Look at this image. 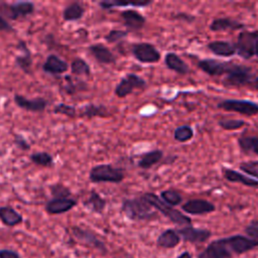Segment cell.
<instances>
[{
  "label": "cell",
  "mask_w": 258,
  "mask_h": 258,
  "mask_svg": "<svg viewBox=\"0 0 258 258\" xmlns=\"http://www.w3.org/2000/svg\"><path fill=\"white\" fill-rule=\"evenodd\" d=\"M181 210L189 215H205L213 213L216 210V207L207 200L192 199L182 204Z\"/></svg>",
  "instance_id": "e0dca14e"
},
{
  "label": "cell",
  "mask_w": 258,
  "mask_h": 258,
  "mask_svg": "<svg viewBox=\"0 0 258 258\" xmlns=\"http://www.w3.org/2000/svg\"><path fill=\"white\" fill-rule=\"evenodd\" d=\"M125 178L124 170L109 163H102L93 166L89 172V179L94 183L112 182L119 183Z\"/></svg>",
  "instance_id": "3957f363"
},
{
  "label": "cell",
  "mask_w": 258,
  "mask_h": 258,
  "mask_svg": "<svg viewBox=\"0 0 258 258\" xmlns=\"http://www.w3.org/2000/svg\"><path fill=\"white\" fill-rule=\"evenodd\" d=\"M71 232H72V235L75 237V239H77L79 242L95 248L96 250L100 251L102 254H106L108 252L105 243L102 240H100L96 236V234L93 233L92 231L88 229H84L80 226H73L71 228Z\"/></svg>",
  "instance_id": "9c48e42d"
},
{
  "label": "cell",
  "mask_w": 258,
  "mask_h": 258,
  "mask_svg": "<svg viewBox=\"0 0 258 258\" xmlns=\"http://www.w3.org/2000/svg\"><path fill=\"white\" fill-rule=\"evenodd\" d=\"M146 87L147 84L143 78L136 74L128 73L120 80L115 88L114 93L118 98H125L132 94L134 90H141L145 89Z\"/></svg>",
  "instance_id": "ba28073f"
},
{
  "label": "cell",
  "mask_w": 258,
  "mask_h": 258,
  "mask_svg": "<svg viewBox=\"0 0 258 258\" xmlns=\"http://www.w3.org/2000/svg\"><path fill=\"white\" fill-rule=\"evenodd\" d=\"M121 210L124 215L132 221H150L157 218V213L142 196L124 200Z\"/></svg>",
  "instance_id": "6da1fadb"
},
{
  "label": "cell",
  "mask_w": 258,
  "mask_h": 258,
  "mask_svg": "<svg viewBox=\"0 0 258 258\" xmlns=\"http://www.w3.org/2000/svg\"><path fill=\"white\" fill-rule=\"evenodd\" d=\"M176 258H192L191 253L188 251H183L180 255H178Z\"/></svg>",
  "instance_id": "c3c4849f"
},
{
  "label": "cell",
  "mask_w": 258,
  "mask_h": 258,
  "mask_svg": "<svg viewBox=\"0 0 258 258\" xmlns=\"http://www.w3.org/2000/svg\"><path fill=\"white\" fill-rule=\"evenodd\" d=\"M239 168L246 174L258 178V160L244 161L239 164Z\"/></svg>",
  "instance_id": "ab89813d"
},
{
  "label": "cell",
  "mask_w": 258,
  "mask_h": 258,
  "mask_svg": "<svg viewBox=\"0 0 258 258\" xmlns=\"http://www.w3.org/2000/svg\"><path fill=\"white\" fill-rule=\"evenodd\" d=\"M89 51L94 56V58L102 64H112L116 62L115 54L102 43H95L90 45Z\"/></svg>",
  "instance_id": "ffe728a7"
},
{
  "label": "cell",
  "mask_w": 258,
  "mask_h": 258,
  "mask_svg": "<svg viewBox=\"0 0 258 258\" xmlns=\"http://www.w3.org/2000/svg\"><path fill=\"white\" fill-rule=\"evenodd\" d=\"M163 157V151L160 149H154L150 150L148 152H145L144 154L141 155L139 161H138V166L142 169H148L158 163Z\"/></svg>",
  "instance_id": "4dcf8cb0"
},
{
  "label": "cell",
  "mask_w": 258,
  "mask_h": 258,
  "mask_svg": "<svg viewBox=\"0 0 258 258\" xmlns=\"http://www.w3.org/2000/svg\"><path fill=\"white\" fill-rule=\"evenodd\" d=\"M208 48L216 55L219 56H232L236 53L234 43L224 40H214L208 43Z\"/></svg>",
  "instance_id": "484cf974"
},
{
  "label": "cell",
  "mask_w": 258,
  "mask_h": 258,
  "mask_svg": "<svg viewBox=\"0 0 258 258\" xmlns=\"http://www.w3.org/2000/svg\"><path fill=\"white\" fill-rule=\"evenodd\" d=\"M164 63L167 69L180 75H186L189 72V67L187 63L174 52H167L165 54Z\"/></svg>",
  "instance_id": "d4e9b609"
},
{
  "label": "cell",
  "mask_w": 258,
  "mask_h": 258,
  "mask_svg": "<svg viewBox=\"0 0 258 258\" xmlns=\"http://www.w3.org/2000/svg\"><path fill=\"white\" fill-rule=\"evenodd\" d=\"M145 201L158 212H160L163 216H165L170 222L176 224L178 226H190L191 219L178 210H175L173 207L165 204L159 197H157L153 192H145L142 195Z\"/></svg>",
  "instance_id": "7a4b0ae2"
},
{
  "label": "cell",
  "mask_w": 258,
  "mask_h": 258,
  "mask_svg": "<svg viewBox=\"0 0 258 258\" xmlns=\"http://www.w3.org/2000/svg\"><path fill=\"white\" fill-rule=\"evenodd\" d=\"M250 83H252V69L235 62L223 80V85L229 88H240Z\"/></svg>",
  "instance_id": "5b68a950"
},
{
  "label": "cell",
  "mask_w": 258,
  "mask_h": 258,
  "mask_svg": "<svg viewBox=\"0 0 258 258\" xmlns=\"http://www.w3.org/2000/svg\"><path fill=\"white\" fill-rule=\"evenodd\" d=\"M29 159L32 163L42 167H50L53 165V157L46 151L34 152L29 155Z\"/></svg>",
  "instance_id": "836d02e7"
},
{
  "label": "cell",
  "mask_w": 258,
  "mask_h": 258,
  "mask_svg": "<svg viewBox=\"0 0 258 258\" xmlns=\"http://www.w3.org/2000/svg\"><path fill=\"white\" fill-rule=\"evenodd\" d=\"M258 36V30L248 31L243 30L237 36V41L234 43L236 53L244 59H249L255 55V46Z\"/></svg>",
  "instance_id": "8992f818"
},
{
  "label": "cell",
  "mask_w": 258,
  "mask_h": 258,
  "mask_svg": "<svg viewBox=\"0 0 258 258\" xmlns=\"http://www.w3.org/2000/svg\"><path fill=\"white\" fill-rule=\"evenodd\" d=\"M13 100L17 107L28 112H37V113L43 112L48 105L47 100L41 97H37L34 99H27L22 95L15 94L13 97Z\"/></svg>",
  "instance_id": "9a60e30c"
},
{
  "label": "cell",
  "mask_w": 258,
  "mask_h": 258,
  "mask_svg": "<svg viewBox=\"0 0 258 258\" xmlns=\"http://www.w3.org/2000/svg\"><path fill=\"white\" fill-rule=\"evenodd\" d=\"M255 55L258 56V36H257V40H256V46H255Z\"/></svg>",
  "instance_id": "f907efd6"
},
{
  "label": "cell",
  "mask_w": 258,
  "mask_h": 258,
  "mask_svg": "<svg viewBox=\"0 0 258 258\" xmlns=\"http://www.w3.org/2000/svg\"><path fill=\"white\" fill-rule=\"evenodd\" d=\"M194 130L188 125H181L174 129L173 138L178 142H186L194 137Z\"/></svg>",
  "instance_id": "d590c367"
},
{
  "label": "cell",
  "mask_w": 258,
  "mask_h": 258,
  "mask_svg": "<svg viewBox=\"0 0 258 258\" xmlns=\"http://www.w3.org/2000/svg\"><path fill=\"white\" fill-rule=\"evenodd\" d=\"M53 113L54 114H61L67 117H75L77 115V109L73 105L64 104V103H59L53 108Z\"/></svg>",
  "instance_id": "60d3db41"
},
{
  "label": "cell",
  "mask_w": 258,
  "mask_h": 258,
  "mask_svg": "<svg viewBox=\"0 0 258 258\" xmlns=\"http://www.w3.org/2000/svg\"><path fill=\"white\" fill-rule=\"evenodd\" d=\"M106 200L103 197H101L100 194L97 192L96 190H91L90 196L84 202V207L96 214H102L106 208Z\"/></svg>",
  "instance_id": "83f0119b"
},
{
  "label": "cell",
  "mask_w": 258,
  "mask_h": 258,
  "mask_svg": "<svg viewBox=\"0 0 258 258\" xmlns=\"http://www.w3.org/2000/svg\"><path fill=\"white\" fill-rule=\"evenodd\" d=\"M173 19H176V20H180V21H184V22H187V23H191L196 20V17L191 14H187V13H176L174 14L173 16Z\"/></svg>",
  "instance_id": "f6af8a7d"
},
{
  "label": "cell",
  "mask_w": 258,
  "mask_h": 258,
  "mask_svg": "<svg viewBox=\"0 0 258 258\" xmlns=\"http://www.w3.org/2000/svg\"><path fill=\"white\" fill-rule=\"evenodd\" d=\"M0 258H21V256L15 250L0 249Z\"/></svg>",
  "instance_id": "bcb514c9"
},
{
  "label": "cell",
  "mask_w": 258,
  "mask_h": 258,
  "mask_svg": "<svg viewBox=\"0 0 258 258\" xmlns=\"http://www.w3.org/2000/svg\"><path fill=\"white\" fill-rule=\"evenodd\" d=\"M86 10L82 3L73 2L67 5L62 11V18L64 21H77L83 18Z\"/></svg>",
  "instance_id": "f546056e"
},
{
  "label": "cell",
  "mask_w": 258,
  "mask_h": 258,
  "mask_svg": "<svg viewBox=\"0 0 258 258\" xmlns=\"http://www.w3.org/2000/svg\"><path fill=\"white\" fill-rule=\"evenodd\" d=\"M0 31H4V32H13L14 31V28L9 23V21L7 19H5L4 17H2L1 15H0Z\"/></svg>",
  "instance_id": "7dc6e473"
},
{
  "label": "cell",
  "mask_w": 258,
  "mask_h": 258,
  "mask_svg": "<svg viewBox=\"0 0 258 258\" xmlns=\"http://www.w3.org/2000/svg\"><path fill=\"white\" fill-rule=\"evenodd\" d=\"M0 221L7 227H15L23 222V217L11 206H1Z\"/></svg>",
  "instance_id": "603a6c76"
},
{
  "label": "cell",
  "mask_w": 258,
  "mask_h": 258,
  "mask_svg": "<svg viewBox=\"0 0 258 258\" xmlns=\"http://www.w3.org/2000/svg\"><path fill=\"white\" fill-rule=\"evenodd\" d=\"M71 71L76 76H86L89 77L91 75V68L88 62L81 58L76 57L71 62Z\"/></svg>",
  "instance_id": "e575fe53"
},
{
  "label": "cell",
  "mask_w": 258,
  "mask_h": 258,
  "mask_svg": "<svg viewBox=\"0 0 258 258\" xmlns=\"http://www.w3.org/2000/svg\"><path fill=\"white\" fill-rule=\"evenodd\" d=\"M50 192L53 198L56 199H64V198H71L72 191L71 189L61 183H54L49 186Z\"/></svg>",
  "instance_id": "74e56055"
},
{
  "label": "cell",
  "mask_w": 258,
  "mask_h": 258,
  "mask_svg": "<svg viewBox=\"0 0 258 258\" xmlns=\"http://www.w3.org/2000/svg\"><path fill=\"white\" fill-rule=\"evenodd\" d=\"M128 35L127 30H120V29H112L110 30L105 36V40L109 43H115L123 38H125Z\"/></svg>",
  "instance_id": "b9f144b4"
},
{
  "label": "cell",
  "mask_w": 258,
  "mask_h": 258,
  "mask_svg": "<svg viewBox=\"0 0 258 258\" xmlns=\"http://www.w3.org/2000/svg\"><path fill=\"white\" fill-rule=\"evenodd\" d=\"M121 18L124 25L130 30H140L146 22V18L134 9H127L121 12Z\"/></svg>",
  "instance_id": "d6986e66"
},
{
  "label": "cell",
  "mask_w": 258,
  "mask_h": 258,
  "mask_svg": "<svg viewBox=\"0 0 258 258\" xmlns=\"http://www.w3.org/2000/svg\"><path fill=\"white\" fill-rule=\"evenodd\" d=\"M246 24L229 17L215 18L210 24V30L214 32L226 30H239L245 28Z\"/></svg>",
  "instance_id": "7402d4cb"
},
{
  "label": "cell",
  "mask_w": 258,
  "mask_h": 258,
  "mask_svg": "<svg viewBox=\"0 0 258 258\" xmlns=\"http://www.w3.org/2000/svg\"><path fill=\"white\" fill-rule=\"evenodd\" d=\"M109 112L104 105L87 104L80 110V116L92 119L94 117H107Z\"/></svg>",
  "instance_id": "1f68e13d"
},
{
  "label": "cell",
  "mask_w": 258,
  "mask_h": 258,
  "mask_svg": "<svg viewBox=\"0 0 258 258\" xmlns=\"http://www.w3.org/2000/svg\"><path fill=\"white\" fill-rule=\"evenodd\" d=\"M217 107L228 112H236L245 116L258 115V104L249 100L227 99L220 102Z\"/></svg>",
  "instance_id": "52a82bcc"
},
{
  "label": "cell",
  "mask_w": 258,
  "mask_h": 258,
  "mask_svg": "<svg viewBox=\"0 0 258 258\" xmlns=\"http://www.w3.org/2000/svg\"><path fill=\"white\" fill-rule=\"evenodd\" d=\"M252 84H253V87H254L256 90H258V77L252 81Z\"/></svg>",
  "instance_id": "681fc988"
},
{
  "label": "cell",
  "mask_w": 258,
  "mask_h": 258,
  "mask_svg": "<svg viewBox=\"0 0 258 258\" xmlns=\"http://www.w3.org/2000/svg\"><path fill=\"white\" fill-rule=\"evenodd\" d=\"M78 205L77 200L73 198H64V199H56L52 198L45 203L44 209L49 215H60L63 213H68L73 210Z\"/></svg>",
  "instance_id": "2e32d148"
},
{
  "label": "cell",
  "mask_w": 258,
  "mask_h": 258,
  "mask_svg": "<svg viewBox=\"0 0 258 258\" xmlns=\"http://www.w3.org/2000/svg\"><path fill=\"white\" fill-rule=\"evenodd\" d=\"M222 172H223L224 177L230 182L241 183V184H244L249 187H258V180L248 177L247 175H244L237 170L225 167L222 169Z\"/></svg>",
  "instance_id": "cb8c5ba5"
},
{
  "label": "cell",
  "mask_w": 258,
  "mask_h": 258,
  "mask_svg": "<svg viewBox=\"0 0 258 258\" xmlns=\"http://www.w3.org/2000/svg\"><path fill=\"white\" fill-rule=\"evenodd\" d=\"M224 239L230 251L238 255L258 247L257 241L243 235H233V236L225 237Z\"/></svg>",
  "instance_id": "8fae6325"
},
{
  "label": "cell",
  "mask_w": 258,
  "mask_h": 258,
  "mask_svg": "<svg viewBox=\"0 0 258 258\" xmlns=\"http://www.w3.org/2000/svg\"><path fill=\"white\" fill-rule=\"evenodd\" d=\"M17 47L21 50V54L16 55L15 57V66L20 69L25 74L31 73V67H32V57H31V51L28 48L27 44L23 40H19Z\"/></svg>",
  "instance_id": "44dd1931"
},
{
  "label": "cell",
  "mask_w": 258,
  "mask_h": 258,
  "mask_svg": "<svg viewBox=\"0 0 258 258\" xmlns=\"http://www.w3.org/2000/svg\"><path fill=\"white\" fill-rule=\"evenodd\" d=\"M238 145L243 152L245 153L252 152L258 155V136L243 135L239 137Z\"/></svg>",
  "instance_id": "d6a6232c"
},
{
  "label": "cell",
  "mask_w": 258,
  "mask_h": 258,
  "mask_svg": "<svg viewBox=\"0 0 258 258\" xmlns=\"http://www.w3.org/2000/svg\"><path fill=\"white\" fill-rule=\"evenodd\" d=\"M42 70L46 74L60 75L69 70V63L56 54H48L42 64Z\"/></svg>",
  "instance_id": "ac0fdd59"
},
{
  "label": "cell",
  "mask_w": 258,
  "mask_h": 258,
  "mask_svg": "<svg viewBox=\"0 0 258 258\" xmlns=\"http://www.w3.org/2000/svg\"><path fill=\"white\" fill-rule=\"evenodd\" d=\"M35 10V5L30 1H17L14 3L1 2L0 15L7 20H17L27 17Z\"/></svg>",
  "instance_id": "277c9868"
},
{
  "label": "cell",
  "mask_w": 258,
  "mask_h": 258,
  "mask_svg": "<svg viewBox=\"0 0 258 258\" xmlns=\"http://www.w3.org/2000/svg\"><path fill=\"white\" fill-rule=\"evenodd\" d=\"M133 56L142 63H155L160 60L161 54L157 48L148 42H138L132 45Z\"/></svg>",
  "instance_id": "30bf717a"
},
{
  "label": "cell",
  "mask_w": 258,
  "mask_h": 258,
  "mask_svg": "<svg viewBox=\"0 0 258 258\" xmlns=\"http://www.w3.org/2000/svg\"><path fill=\"white\" fill-rule=\"evenodd\" d=\"M153 3L152 0H138V1H131V2H125V1H119V0H106L99 2V6L102 9L109 10L114 7H147Z\"/></svg>",
  "instance_id": "f1b7e54d"
},
{
  "label": "cell",
  "mask_w": 258,
  "mask_h": 258,
  "mask_svg": "<svg viewBox=\"0 0 258 258\" xmlns=\"http://www.w3.org/2000/svg\"><path fill=\"white\" fill-rule=\"evenodd\" d=\"M218 124L225 130H237L244 127L246 122L241 119H221Z\"/></svg>",
  "instance_id": "f35d334b"
},
{
  "label": "cell",
  "mask_w": 258,
  "mask_h": 258,
  "mask_svg": "<svg viewBox=\"0 0 258 258\" xmlns=\"http://www.w3.org/2000/svg\"><path fill=\"white\" fill-rule=\"evenodd\" d=\"M245 233L247 236L251 239H254L258 242V220L251 221L246 227H245Z\"/></svg>",
  "instance_id": "7bdbcfd3"
},
{
  "label": "cell",
  "mask_w": 258,
  "mask_h": 258,
  "mask_svg": "<svg viewBox=\"0 0 258 258\" xmlns=\"http://www.w3.org/2000/svg\"><path fill=\"white\" fill-rule=\"evenodd\" d=\"M160 199L167 205L174 207L182 202L181 195L174 189H165L160 192Z\"/></svg>",
  "instance_id": "8d00e7d4"
},
{
  "label": "cell",
  "mask_w": 258,
  "mask_h": 258,
  "mask_svg": "<svg viewBox=\"0 0 258 258\" xmlns=\"http://www.w3.org/2000/svg\"><path fill=\"white\" fill-rule=\"evenodd\" d=\"M233 253L228 248L225 239H217L212 241L205 250H203L198 258H232Z\"/></svg>",
  "instance_id": "5bb4252c"
},
{
  "label": "cell",
  "mask_w": 258,
  "mask_h": 258,
  "mask_svg": "<svg viewBox=\"0 0 258 258\" xmlns=\"http://www.w3.org/2000/svg\"><path fill=\"white\" fill-rule=\"evenodd\" d=\"M14 143L21 150H28L30 148V144L28 143V141L22 135L19 134L14 136Z\"/></svg>",
  "instance_id": "ee69618b"
},
{
  "label": "cell",
  "mask_w": 258,
  "mask_h": 258,
  "mask_svg": "<svg viewBox=\"0 0 258 258\" xmlns=\"http://www.w3.org/2000/svg\"><path fill=\"white\" fill-rule=\"evenodd\" d=\"M233 62L221 61L214 58L201 59L198 62V67L207 75L212 77H218L222 75H227L231 70Z\"/></svg>",
  "instance_id": "4fadbf2b"
},
{
  "label": "cell",
  "mask_w": 258,
  "mask_h": 258,
  "mask_svg": "<svg viewBox=\"0 0 258 258\" xmlns=\"http://www.w3.org/2000/svg\"><path fill=\"white\" fill-rule=\"evenodd\" d=\"M180 243V237L174 229H167L163 231L156 240V244L159 247L171 249L176 247Z\"/></svg>",
  "instance_id": "4316f807"
},
{
  "label": "cell",
  "mask_w": 258,
  "mask_h": 258,
  "mask_svg": "<svg viewBox=\"0 0 258 258\" xmlns=\"http://www.w3.org/2000/svg\"><path fill=\"white\" fill-rule=\"evenodd\" d=\"M180 239L185 242H189L192 244H200L206 242L211 236L212 232L208 229L195 228L190 226H184L176 230Z\"/></svg>",
  "instance_id": "7c38bea8"
}]
</instances>
